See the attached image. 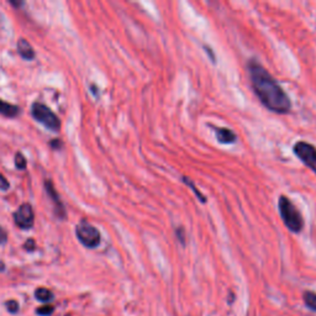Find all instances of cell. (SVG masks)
<instances>
[{
  "label": "cell",
  "mask_w": 316,
  "mask_h": 316,
  "mask_svg": "<svg viewBox=\"0 0 316 316\" xmlns=\"http://www.w3.org/2000/svg\"><path fill=\"white\" fill-rule=\"evenodd\" d=\"M247 71L253 91L268 110L277 114H288L291 110L288 94L261 63L256 60H250Z\"/></svg>",
  "instance_id": "6da1fadb"
},
{
  "label": "cell",
  "mask_w": 316,
  "mask_h": 316,
  "mask_svg": "<svg viewBox=\"0 0 316 316\" xmlns=\"http://www.w3.org/2000/svg\"><path fill=\"white\" fill-rule=\"evenodd\" d=\"M278 209H279V214H281L284 225L286 226L289 231L294 232V234L301 232L302 227H304V219H302L297 206L291 203L286 196H279Z\"/></svg>",
  "instance_id": "7a4b0ae2"
},
{
  "label": "cell",
  "mask_w": 316,
  "mask_h": 316,
  "mask_svg": "<svg viewBox=\"0 0 316 316\" xmlns=\"http://www.w3.org/2000/svg\"><path fill=\"white\" fill-rule=\"evenodd\" d=\"M6 308H8V310L10 313H16L19 310V304L15 300H10V301L6 302Z\"/></svg>",
  "instance_id": "e0dca14e"
},
{
  "label": "cell",
  "mask_w": 316,
  "mask_h": 316,
  "mask_svg": "<svg viewBox=\"0 0 316 316\" xmlns=\"http://www.w3.org/2000/svg\"><path fill=\"white\" fill-rule=\"evenodd\" d=\"M176 235L177 237L179 239V241H181V245H185V232H184V228L183 227H178L176 230Z\"/></svg>",
  "instance_id": "ac0fdd59"
},
{
  "label": "cell",
  "mask_w": 316,
  "mask_h": 316,
  "mask_svg": "<svg viewBox=\"0 0 316 316\" xmlns=\"http://www.w3.org/2000/svg\"><path fill=\"white\" fill-rule=\"evenodd\" d=\"M4 267L5 266H4L3 262H0V271H4Z\"/></svg>",
  "instance_id": "cb8c5ba5"
},
{
  "label": "cell",
  "mask_w": 316,
  "mask_h": 316,
  "mask_svg": "<svg viewBox=\"0 0 316 316\" xmlns=\"http://www.w3.org/2000/svg\"><path fill=\"white\" fill-rule=\"evenodd\" d=\"M26 165H28V162H26V158L24 157V154L21 152H17L15 154V167L17 169H20V171H24V169H26Z\"/></svg>",
  "instance_id": "5bb4252c"
},
{
  "label": "cell",
  "mask_w": 316,
  "mask_h": 316,
  "mask_svg": "<svg viewBox=\"0 0 316 316\" xmlns=\"http://www.w3.org/2000/svg\"><path fill=\"white\" fill-rule=\"evenodd\" d=\"M215 132L216 140L223 145H231V143L236 142L237 135L232 130L227 129V127H217L215 125H209Z\"/></svg>",
  "instance_id": "ba28073f"
},
{
  "label": "cell",
  "mask_w": 316,
  "mask_h": 316,
  "mask_svg": "<svg viewBox=\"0 0 316 316\" xmlns=\"http://www.w3.org/2000/svg\"><path fill=\"white\" fill-rule=\"evenodd\" d=\"M45 189H46L47 194L51 198V200L55 203V212L56 216L58 219H64L66 217V209H64V205L60 200V196H58V193L56 192L55 187H53V183L51 181H45Z\"/></svg>",
  "instance_id": "52a82bcc"
},
{
  "label": "cell",
  "mask_w": 316,
  "mask_h": 316,
  "mask_svg": "<svg viewBox=\"0 0 316 316\" xmlns=\"http://www.w3.org/2000/svg\"><path fill=\"white\" fill-rule=\"evenodd\" d=\"M181 181H184L185 184H187L188 187H189L190 189H192L193 192H194V194H196V198H198L199 200L201 201V203H206L205 196H204L203 193H200L198 189H196V183H194V181H192L189 178H188V177H185V176L181 177Z\"/></svg>",
  "instance_id": "4fadbf2b"
},
{
  "label": "cell",
  "mask_w": 316,
  "mask_h": 316,
  "mask_svg": "<svg viewBox=\"0 0 316 316\" xmlns=\"http://www.w3.org/2000/svg\"><path fill=\"white\" fill-rule=\"evenodd\" d=\"M295 156L301 161L308 168L316 174V149L315 146L305 142V141H299L293 147Z\"/></svg>",
  "instance_id": "5b68a950"
},
{
  "label": "cell",
  "mask_w": 316,
  "mask_h": 316,
  "mask_svg": "<svg viewBox=\"0 0 316 316\" xmlns=\"http://www.w3.org/2000/svg\"><path fill=\"white\" fill-rule=\"evenodd\" d=\"M16 46H17V52H19V55L21 56L25 60H32L33 58H35L36 56L35 51H33L32 46H31L25 39H20L19 41H17Z\"/></svg>",
  "instance_id": "9c48e42d"
},
{
  "label": "cell",
  "mask_w": 316,
  "mask_h": 316,
  "mask_svg": "<svg viewBox=\"0 0 316 316\" xmlns=\"http://www.w3.org/2000/svg\"><path fill=\"white\" fill-rule=\"evenodd\" d=\"M31 115L37 122L44 125L47 130L52 132H60V121L58 116L47 105L35 102L31 105Z\"/></svg>",
  "instance_id": "3957f363"
},
{
  "label": "cell",
  "mask_w": 316,
  "mask_h": 316,
  "mask_svg": "<svg viewBox=\"0 0 316 316\" xmlns=\"http://www.w3.org/2000/svg\"><path fill=\"white\" fill-rule=\"evenodd\" d=\"M24 247H25L26 251H33L35 250V241L32 239L28 240L25 245H24Z\"/></svg>",
  "instance_id": "ffe728a7"
},
{
  "label": "cell",
  "mask_w": 316,
  "mask_h": 316,
  "mask_svg": "<svg viewBox=\"0 0 316 316\" xmlns=\"http://www.w3.org/2000/svg\"><path fill=\"white\" fill-rule=\"evenodd\" d=\"M8 241V232L0 226V245H4Z\"/></svg>",
  "instance_id": "d6986e66"
},
{
  "label": "cell",
  "mask_w": 316,
  "mask_h": 316,
  "mask_svg": "<svg viewBox=\"0 0 316 316\" xmlns=\"http://www.w3.org/2000/svg\"><path fill=\"white\" fill-rule=\"evenodd\" d=\"M10 188V183L8 181V179L3 176V174L0 173V190H3V192H6Z\"/></svg>",
  "instance_id": "2e32d148"
},
{
  "label": "cell",
  "mask_w": 316,
  "mask_h": 316,
  "mask_svg": "<svg viewBox=\"0 0 316 316\" xmlns=\"http://www.w3.org/2000/svg\"><path fill=\"white\" fill-rule=\"evenodd\" d=\"M75 235L80 243L87 248H96L102 241L99 230L87 220H82L75 226Z\"/></svg>",
  "instance_id": "277c9868"
},
{
  "label": "cell",
  "mask_w": 316,
  "mask_h": 316,
  "mask_svg": "<svg viewBox=\"0 0 316 316\" xmlns=\"http://www.w3.org/2000/svg\"><path fill=\"white\" fill-rule=\"evenodd\" d=\"M35 298L37 300H40V301H42V302H48V301H51V300H52L53 294H52V291H51L50 289L39 288V289H36Z\"/></svg>",
  "instance_id": "8fae6325"
},
{
  "label": "cell",
  "mask_w": 316,
  "mask_h": 316,
  "mask_svg": "<svg viewBox=\"0 0 316 316\" xmlns=\"http://www.w3.org/2000/svg\"><path fill=\"white\" fill-rule=\"evenodd\" d=\"M52 311H53V308L51 305H45L42 306V308L37 309V314L41 316H48L50 314H52Z\"/></svg>",
  "instance_id": "9a60e30c"
},
{
  "label": "cell",
  "mask_w": 316,
  "mask_h": 316,
  "mask_svg": "<svg viewBox=\"0 0 316 316\" xmlns=\"http://www.w3.org/2000/svg\"><path fill=\"white\" fill-rule=\"evenodd\" d=\"M50 146L52 147L53 150H60V147H62V141L60 140H52L50 142Z\"/></svg>",
  "instance_id": "44dd1931"
},
{
  "label": "cell",
  "mask_w": 316,
  "mask_h": 316,
  "mask_svg": "<svg viewBox=\"0 0 316 316\" xmlns=\"http://www.w3.org/2000/svg\"><path fill=\"white\" fill-rule=\"evenodd\" d=\"M20 113H21V109H20L17 105L10 104V103L4 102V100L0 99V115H3L9 119H13L19 116Z\"/></svg>",
  "instance_id": "30bf717a"
},
{
  "label": "cell",
  "mask_w": 316,
  "mask_h": 316,
  "mask_svg": "<svg viewBox=\"0 0 316 316\" xmlns=\"http://www.w3.org/2000/svg\"><path fill=\"white\" fill-rule=\"evenodd\" d=\"M302 299H304V302H305V305L308 306L309 309L316 311V293L310 290L304 291Z\"/></svg>",
  "instance_id": "7c38bea8"
},
{
  "label": "cell",
  "mask_w": 316,
  "mask_h": 316,
  "mask_svg": "<svg viewBox=\"0 0 316 316\" xmlns=\"http://www.w3.org/2000/svg\"><path fill=\"white\" fill-rule=\"evenodd\" d=\"M10 4L11 5L16 6V8H19V6H21L24 3H22V1H14V0H10Z\"/></svg>",
  "instance_id": "603a6c76"
},
{
  "label": "cell",
  "mask_w": 316,
  "mask_h": 316,
  "mask_svg": "<svg viewBox=\"0 0 316 316\" xmlns=\"http://www.w3.org/2000/svg\"><path fill=\"white\" fill-rule=\"evenodd\" d=\"M14 223L21 230H30L35 224V214H33L32 206L25 203L17 208L14 212Z\"/></svg>",
  "instance_id": "8992f818"
},
{
  "label": "cell",
  "mask_w": 316,
  "mask_h": 316,
  "mask_svg": "<svg viewBox=\"0 0 316 316\" xmlns=\"http://www.w3.org/2000/svg\"><path fill=\"white\" fill-rule=\"evenodd\" d=\"M205 51H206V52H208V55H209L210 60H211L212 62H216V57H215L214 51H212L211 48H210V47H208V46H205Z\"/></svg>",
  "instance_id": "7402d4cb"
}]
</instances>
